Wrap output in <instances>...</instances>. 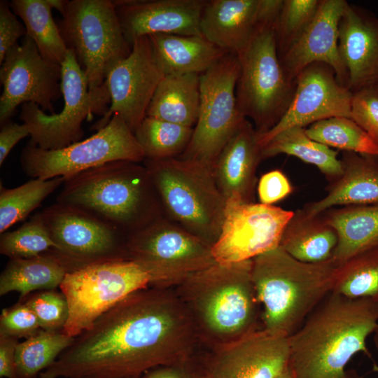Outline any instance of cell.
<instances>
[{
	"instance_id": "6da1fadb",
	"label": "cell",
	"mask_w": 378,
	"mask_h": 378,
	"mask_svg": "<svg viewBox=\"0 0 378 378\" xmlns=\"http://www.w3.org/2000/svg\"><path fill=\"white\" fill-rule=\"evenodd\" d=\"M199 342L175 290L148 287L102 315L39 378H140L189 363Z\"/></svg>"
},
{
	"instance_id": "7a4b0ae2",
	"label": "cell",
	"mask_w": 378,
	"mask_h": 378,
	"mask_svg": "<svg viewBox=\"0 0 378 378\" xmlns=\"http://www.w3.org/2000/svg\"><path fill=\"white\" fill-rule=\"evenodd\" d=\"M378 326V297L350 299L330 293L288 336L289 365L295 378H358L345 367L363 352Z\"/></svg>"
},
{
	"instance_id": "3957f363",
	"label": "cell",
	"mask_w": 378,
	"mask_h": 378,
	"mask_svg": "<svg viewBox=\"0 0 378 378\" xmlns=\"http://www.w3.org/2000/svg\"><path fill=\"white\" fill-rule=\"evenodd\" d=\"M252 260L216 262L175 286L200 342L211 348L259 330L261 314L252 280Z\"/></svg>"
},
{
	"instance_id": "277c9868",
	"label": "cell",
	"mask_w": 378,
	"mask_h": 378,
	"mask_svg": "<svg viewBox=\"0 0 378 378\" xmlns=\"http://www.w3.org/2000/svg\"><path fill=\"white\" fill-rule=\"evenodd\" d=\"M57 203L82 209L127 236L164 216L143 164L110 162L64 180Z\"/></svg>"
},
{
	"instance_id": "5b68a950",
	"label": "cell",
	"mask_w": 378,
	"mask_h": 378,
	"mask_svg": "<svg viewBox=\"0 0 378 378\" xmlns=\"http://www.w3.org/2000/svg\"><path fill=\"white\" fill-rule=\"evenodd\" d=\"M337 272L332 258L304 262L280 246L252 259V280L263 307L262 328L291 335L332 292Z\"/></svg>"
},
{
	"instance_id": "8992f818",
	"label": "cell",
	"mask_w": 378,
	"mask_h": 378,
	"mask_svg": "<svg viewBox=\"0 0 378 378\" xmlns=\"http://www.w3.org/2000/svg\"><path fill=\"white\" fill-rule=\"evenodd\" d=\"M163 216L211 246L224 220L226 202L212 169L178 158L145 159Z\"/></svg>"
},
{
	"instance_id": "52a82bcc",
	"label": "cell",
	"mask_w": 378,
	"mask_h": 378,
	"mask_svg": "<svg viewBox=\"0 0 378 378\" xmlns=\"http://www.w3.org/2000/svg\"><path fill=\"white\" fill-rule=\"evenodd\" d=\"M276 20L262 23L237 55L240 65L236 86L237 106L245 118L253 122L258 134L267 132L282 118L296 87L287 78L279 57Z\"/></svg>"
},
{
	"instance_id": "ba28073f",
	"label": "cell",
	"mask_w": 378,
	"mask_h": 378,
	"mask_svg": "<svg viewBox=\"0 0 378 378\" xmlns=\"http://www.w3.org/2000/svg\"><path fill=\"white\" fill-rule=\"evenodd\" d=\"M58 25L67 49L84 72L91 92L102 88L111 69L132 47L122 33L113 1H67Z\"/></svg>"
},
{
	"instance_id": "9c48e42d",
	"label": "cell",
	"mask_w": 378,
	"mask_h": 378,
	"mask_svg": "<svg viewBox=\"0 0 378 378\" xmlns=\"http://www.w3.org/2000/svg\"><path fill=\"white\" fill-rule=\"evenodd\" d=\"M150 286L148 273L127 259L96 262L67 272L59 286L69 306L62 331L78 337L124 298Z\"/></svg>"
},
{
	"instance_id": "30bf717a",
	"label": "cell",
	"mask_w": 378,
	"mask_h": 378,
	"mask_svg": "<svg viewBox=\"0 0 378 378\" xmlns=\"http://www.w3.org/2000/svg\"><path fill=\"white\" fill-rule=\"evenodd\" d=\"M126 259L144 269L150 287L171 288L216 262L211 246L162 216L128 234Z\"/></svg>"
},
{
	"instance_id": "8fae6325",
	"label": "cell",
	"mask_w": 378,
	"mask_h": 378,
	"mask_svg": "<svg viewBox=\"0 0 378 378\" xmlns=\"http://www.w3.org/2000/svg\"><path fill=\"white\" fill-rule=\"evenodd\" d=\"M61 90L64 107L59 113H46L38 105H21L20 119L30 132L29 145L43 150H57L81 141L83 120L93 114L104 115L111 97L104 86L89 91L87 79L71 50L68 49L61 64Z\"/></svg>"
},
{
	"instance_id": "7c38bea8",
	"label": "cell",
	"mask_w": 378,
	"mask_h": 378,
	"mask_svg": "<svg viewBox=\"0 0 378 378\" xmlns=\"http://www.w3.org/2000/svg\"><path fill=\"white\" fill-rule=\"evenodd\" d=\"M239 74L237 56L228 53L200 75L198 119L186 150L178 158L212 169L225 146L246 119L240 113L236 99Z\"/></svg>"
},
{
	"instance_id": "4fadbf2b",
	"label": "cell",
	"mask_w": 378,
	"mask_h": 378,
	"mask_svg": "<svg viewBox=\"0 0 378 378\" xmlns=\"http://www.w3.org/2000/svg\"><path fill=\"white\" fill-rule=\"evenodd\" d=\"M144 153L124 120L113 115L108 123L90 137L57 150H43L27 144L20 161L32 178L67 179L84 171L117 160L141 162Z\"/></svg>"
},
{
	"instance_id": "5bb4252c",
	"label": "cell",
	"mask_w": 378,
	"mask_h": 378,
	"mask_svg": "<svg viewBox=\"0 0 378 378\" xmlns=\"http://www.w3.org/2000/svg\"><path fill=\"white\" fill-rule=\"evenodd\" d=\"M57 248L46 253L69 272L103 261L126 259V235L77 207L56 202L39 212Z\"/></svg>"
},
{
	"instance_id": "9a60e30c",
	"label": "cell",
	"mask_w": 378,
	"mask_h": 378,
	"mask_svg": "<svg viewBox=\"0 0 378 378\" xmlns=\"http://www.w3.org/2000/svg\"><path fill=\"white\" fill-rule=\"evenodd\" d=\"M61 64L46 59L28 36L13 46L1 64L0 122L10 120L18 106L38 105L50 115L55 113L54 102L62 95Z\"/></svg>"
},
{
	"instance_id": "2e32d148",
	"label": "cell",
	"mask_w": 378,
	"mask_h": 378,
	"mask_svg": "<svg viewBox=\"0 0 378 378\" xmlns=\"http://www.w3.org/2000/svg\"><path fill=\"white\" fill-rule=\"evenodd\" d=\"M292 211L261 203L226 202L220 234L211 246L216 262L252 260L279 246Z\"/></svg>"
},
{
	"instance_id": "e0dca14e",
	"label": "cell",
	"mask_w": 378,
	"mask_h": 378,
	"mask_svg": "<svg viewBox=\"0 0 378 378\" xmlns=\"http://www.w3.org/2000/svg\"><path fill=\"white\" fill-rule=\"evenodd\" d=\"M165 76L154 55L148 36L136 39L130 55L108 71L105 84L111 105L107 113L92 127L99 130L116 114L134 134L146 117L155 90Z\"/></svg>"
},
{
	"instance_id": "ac0fdd59",
	"label": "cell",
	"mask_w": 378,
	"mask_h": 378,
	"mask_svg": "<svg viewBox=\"0 0 378 378\" xmlns=\"http://www.w3.org/2000/svg\"><path fill=\"white\" fill-rule=\"evenodd\" d=\"M211 349L193 378H276L289 367L288 337L263 328Z\"/></svg>"
},
{
	"instance_id": "d6986e66",
	"label": "cell",
	"mask_w": 378,
	"mask_h": 378,
	"mask_svg": "<svg viewBox=\"0 0 378 378\" xmlns=\"http://www.w3.org/2000/svg\"><path fill=\"white\" fill-rule=\"evenodd\" d=\"M353 93L337 80L332 68L314 62L299 74L291 102L279 122L267 132L258 134L262 148L280 132L332 117L351 118Z\"/></svg>"
},
{
	"instance_id": "ffe728a7",
	"label": "cell",
	"mask_w": 378,
	"mask_h": 378,
	"mask_svg": "<svg viewBox=\"0 0 378 378\" xmlns=\"http://www.w3.org/2000/svg\"><path fill=\"white\" fill-rule=\"evenodd\" d=\"M283 0H210L202 12V35L227 53L238 55L259 27L276 19Z\"/></svg>"
},
{
	"instance_id": "44dd1931",
	"label": "cell",
	"mask_w": 378,
	"mask_h": 378,
	"mask_svg": "<svg viewBox=\"0 0 378 378\" xmlns=\"http://www.w3.org/2000/svg\"><path fill=\"white\" fill-rule=\"evenodd\" d=\"M127 43L153 34L202 36L200 22L204 0H115Z\"/></svg>"
},
{
	"instance_id": "7402d4cb",
	"label": "cell",
	"mask_w": 378,
	"mask_h": 378,
	"mask_svg": "<svg viewBox=\"0 0 378 378\" xmlns=\"http://www.w3.org/2000/svg\"><path fill=\"white\" fill-rule=\"evenodd\" d=\"M347 1L321 0L316 14L300 38L279 57L284 71L293 83L314 62L332 68L338 81L347 88L349 76L338 49L339 24Z\"/></svg>"
},
{
	"instance_id": "603a6c76",
	"label": "cell",
	"mask_w": 378,
	"mask_h": 378,
	"mask_svg": "<svg viewBox=\"0 0 378 378\" xmlns=\"http://www.w3.org/2000/svg\"><path fill=\"white\" fill-rule=\"evenodd\" d=\"M338 49L354 93L378 86V17L347 2L339 24Z\"/></svg>"
},
{
	"instance_id": "cb8c5ba5",
	"label": "cell",
	"mask_w": 378,
	"mask_h": 378,
	"mask_svg": "<svg viewBox=\"0 0 378 378\" xmlns=\"http://www.w3.org/2000/svg\"><path fill=\"white\" fill-rule=\"evenodd\" d=\"M261 160L258 133L246 119L212 167L215 181L225 202H253L258 181L256 170Z\"/></svg>"
},
{
	"instance_id": "d4e9b609",
	"label": "cell",
	"mask_w": 378,
	"mask_h": 378,
	"mask_svg": "<svg viewBox=\"0 0 378 378\" xmlns=\"http://www.w3.org/2000/svg\"><path fill=\"white\" fill-rule=\"evenodd\" d=\"M375 157L344 152L341 160L342 174L334 179L324 197L306 206L303 211L316 216L335 206L378 204V162Z\"/></svg>"
},
{
	"instance_id": "484cf974",
	"label": "cell",
	"mask_w": 378,
	"mask_h": 378,
	"mask_svg": "<svg viewBox=\"0 0 378 378\" xmlns=\"http://www.w3.org/2000/svg\"><path fill=\"white\" fill-rule=\"evenodd\" d=\"M148 37L165 75H200L228 54L203 36L159 34Z\"/></svg>"
},
{
	"instance_id": "4316f807",
	"label": "cell",
	"mask_w": 378,
	"mask_h": 378,
	"mask_svg": "<svg viewBox=\"0 0 378 378\" xmlns=\"http://www.w3.org/2000/svg\"><path fill=\"white\" fill-rule=\"evenodd\" d=\"M324 218L337 234L332 256L337 266L378 248V204L347 206L329 212Z\"/></svg>"
},
{
	"instance_id": "83f0119b",
	"label": "cell",
	"mask_w": 378,
	"mask_h": 378,
	"mask_svg": "<svg viewBox=\"0 0 378 378\" xmlns=\"http://www.w3.org/2000/svg\"><path fill=\"white\" fill-rule=\"evenodd\" d=\"M200 104V75L167 74L159 83L146 116L194 127Z\"/></svg>"
},
{
	"instance_id": "f1b7e54d",
	"label": "cell",
	"mask_w": 378,
	"mask_h": 378,
	"mask_svg": "<svg viewBox=\"0 0 378 378\" xmlns=\"http://www.w3.org/2000/svg\"><path fill=\"white\" fill-rule=\"evenodd\" d=\"M337 241L336 231L324 217L311 216L302 210L294 212L279 246L300 261L317 263L332 258Z\"/></svg>"
},
{
	"instance_id": "f546056e",
	"label": "cell",
	"mask_w": 378,
	"mask_h": 378,
	"mask_svg": "<svg viewBox=\"0 0 378 378\" xmlns=\"http://www.w3.org/2000/svg\"><path fill=\"white\" fill-rule=\"evenodd\" d=\"M66 267L48 253L31 258H10L0 276V295L15 291L20 298L36 290L59 287Z\"/></svg>"
},
{
	"instance_id": "4dcf8cb0",
	"label": "cell",
	"mask_w": 378,
	"mask_h": 378,
	"mask_svg": "<svg viewBox=\"0 0 378 378\" xmlns=\"http://www.w3.org/2000/svg\"><path fill=\"white\" fill-rule=\"evenodd\" d=\"M338 152L307 136L306 128H288L271 139L262 148V160L280 154L295 156L316 166L326 176L335 179L343 172Z\"/></svg>"
},
{
	"instance_id": "1f68e13d",
	"label": "cell",
	"mask_w": 378,
	"mask_h": 378,
	"mask_svg": "<svg viewBox=\"0 0 378 378\" xmlns=\"http://www.w3.org/2000/svg\"><path fill=\"white\" fill-rule=\"evenodd\" d=\"M9 4L22 20L27 36L34 42L41 55L50 62L61 64L68 49L52 18L48 0H12Z\"/></svg>"
},
{
	"instance_id": "d6a6232c",
	"label": "cell",
	"mask_w": 378,
	"mask_h": 378,
	"mask_svg": "<svg viewBox=\"0 0 378 378\" xmlns=\"http://www.w3.org/2000/svg\"><path fill=\"white\" fill-rule=\"evenodd\" d=\"M194 127L146 116L134 132L135 138L148 160L181 156L186 150Z\"/></svg>"
},
{
	"instance_id": "836d02e7",
	"label": "cell",
	"mask_w": 378,
	"mask_h": 378,
	"mask_svg": "<svg viewBox=\"0 0 378 378\" xmlns=\"http://www.w3.org/2000/svg\"><path fill=\"white\" fill-rule=\"evenodd\" d=\"M62 330L41 329L16 348L17 378H38L74 341Z\"/></svg>"
},
{
	"instance_id": "e575fe53",
	"label": "cell",
	"mask_w": 378,
	"mask_h": 378,
	"mask_svg": "<svg viewBox=\"0 0 378 378\" xmlns=\"http://www.w3.org/2000/svg\"><path fill=\"white\" fill-rule=\"evenodd\" d=\"M63 177L43 180L32 178L15 188L0 189V232L21 221L59 186Z\"/></svg>"
},
{
	"instance_id": "d590c367",
	"label": "cell",
	"mask_w": 378,
	"mask_h": 378,
	"mask_svg": "<svg viewBox=\"0 0 378 378\" xmlns=\"http://www.w3.org/2000/svg\"><path fill=\"white\" fill-rule=\"evenodd\" d=\"M312 139L345 152L378 156V146L351 118L332 117L306 128Z\"/></svg>"
},
{
	"instance_id": "8d00e7d4",
	"label": "cell",
	"mask_w": 378,
	"mask_h": 378,
	"mask_svg": "<svg viewBox=\"0 0 378 378\" xmlns=\"http://www.w3.org/2000/svg\"><path fill=\"white\" fill-rule=\"evenodd\" d=\"M332 293L350 299L378 297V248L337 266Z\"/></svg>"
},
{
	"instance_id": "74e56055",
	"label": "cell",
	"mask_w": 378,
	"mask_h": 378,
	"mask_svg": "<svg viewBox=\"0 0 378 378\" xmlns=\"http://www.w3.org/2000/svg\"><path fill=\"white\" fill-rule=\"evenodd\" d=\"M55 248L39 212L18 229L1 234L0 253L10 258H31Z\"/></svg>"
},
{
	"instance_id": "f35d334b",
	"label": "cell",
	"mask_w": 378,
	"mask_h": 378,
	"mask_svg": "<svg viewBox=\"0 0 378 378\" xmlns=\"http://www.w3.org/2000/svg\"><path fill=\"white\" fill-rule=\"evenodd\" d=\"M321 0H283L274 30L279 57L302 35L314 18Z\"/></svg>"
},
{
	"instance_id": "ab89813d",
	"label": "cell",
	"mask_w": 378,
	"mask_h": 378,
	"mask_svg": "<svg viewBox=\"0 0 378 378\" xmlns=\"http://www.w3.org/2000/svg\"><path fill=\"white\" fill-rule=\"evenodd\" d=\"M24 303L35 314L41 329L62 330L69 317V306L62 293L43 291L30 297Z\"/></svg>"
},
{
	"instance_id": "60d3db41",
	"label": "cell",
	"mask_w": 378,
	"mask_h": 378,
	"mask_svg": "<svg viewBox=\"0 0 378 378\" xmlns=\"http://www.w3.org/2000/svg\"><path fill=\"white\" fill-rule=\"evenodd\" d=\"M351 118L378 146V92L375 88H365L353 93Z\"/></svg>"
},
{
	"instance_id": "b9f144b4",
	"label": "cell",
	"mask_w": 378,
	"mask_h": 378,
	"mask_svg": "<svg viewBox=\"0 0 378 378\" xmlns=\"http://www.w3.org/2000/svg\"><path fill=\"white\" fill-rule=\"evenodd\" d=\"M41 328L34 312L24 302L3 309L0 335L13 338H29Z\"/></svg>"
},
{
	"instance_id": "7bdbcfd3",
	"label": "cell",
	"mask_w": 378,
	"mask_h": 378,
	"mask_svg": "<svg viewBox=\"0 0 378 378\" xmlns=\"http://www.w3.org/2000/svg\"><path fill=\"white\" fill-rule=\"evenodd\" d=\"M27 35L24 24L12 10L9 2L0 1V64L8 51L18 43V39Z\"/></svg>"
},
{
	"instance_id": "ee69618b",
	"label": "cell",
	"mask_w": 378,
	"mask_h": 378,
	"mask_svg": "<svg viewBox=\"0 0 378 378\" xmlns=\"http://www.w3.org/2000/svg\"><path fill=\"white\" fill-rule=\"evenodd\" d=\"M293 188L286 176L274 169L264 174L259 179L257 192L260 203L267 205L281 201L292 192Z\"/></svg>"
},
{
	"instance_id": "f6af8a7d",
	"label": "cell",
	"mask_w": 378,
	"mask_h": 378,
	"mask_svg": "<svg viewBox=\"0 0 378 378\" xmlns=\"http://www.w3.org/2000/svg\"><path fill=\"white\" fill-rule=\"evenodd\" d=\"M30 136L28 127L10 120L1 124L0 165H2L12 148L23 138Z\"/></svg>"
},
{
	"instance_id": "bcb514c9",
	"label": "cell",
	"mask_w": 378,
	"mask_h": 378,
	"mask_svg": "<svg viewBox=\"0 0 378 378\" xmlns=\"http://www.w3.org/2000/svg\"><path fill=\"white\" fill-rule=\"evenodd\" d=\"M18 340L0 335V377L17 378L15 352Z\"/></svg>"
},
{
	"instance_id": "7dc6e473",
	"label": "cell",
	"mask_w": 378,
	"mask_h": 378,
	"mask_svg": "<svg viewBox=\"0 0 378 378\" xmlns=\"http://www.w3.org/2000/svg\"><path fill=\"white\" fill-rule=\"evenodd\" d=\"M190 362L183 365L162 366L154 368L140 378H192Z\"/></svg>"
},
{
	"instance_id": "c3c4849f",
	"label": "cell",
	"mask_w": 378,
	"mask_h": 378,
	"mask_svg": "<svg viewBox=\"0 0 378 378\" xmlns=\"http://www.w3.org/2000/svg\"><path fill=\"white\" fill-rule=\"evenodd\" d=\"M48 2L52 8L57 10L62 15L66 8L67 0H48Z\"/></svg>"
},
{
	"instance_id": "681fc988",
	"label": "cell",
	"mask_w": 378,
	"mask_h": 378,
	"mask_svg": "<svg viewBox=\"0 0 378 378\" xmlns=\"http://www.w3.org/2000/svg\"><path fill=\"white\" fill-rule=\"evenodd\" d=\"M276 378H295V376L289 365V367Z\"/></svg>"
},
{
	"instance_id": "f907efd6",
	"label": "cell",
	"mask_w": 378,
	"mask_h": 378,
	"mask_svg": "<svg viewBox=\"0 0 378 378\" xmlns=\"http://www.w3.org/2000/svg\"><path fill=\"white\" fill-rule=\"evenodd\" d=\"M374 342L375 344V346L378 350V326L377 327L376 330L374 332Z\"/></svg>"
},
{
	"instance_id": "816d5d0a",
	"label": "cell",
	"mask_w": 378,
	"mask_h": 378,
	"mask_svg": "<svg viewBox=\"0 0 378 378\" xmlns=\"http://www.w3.org/2000/svg\"><path fill=\"white\" fill-rule=\"evenodd\" d=\"M373 369H374V371L378 372V365H377L376 366H374Z\"/></svg>"
},
{
	"instance_id": "f5cc1de1",
	"label": "cell",
	"mask_w": 378,
	"mask_h": 378,
	"mask_svg": "<svg viewBox=\"0 0 378 378\" xmlns=\"http://www.w3.org/2000/svg\"><path fill=\"white\" fill-rule=\"evenodd\" d=\"M375 89H376V90H377V92H378V86H377Z\"/></svg>"
}]
</instances>
